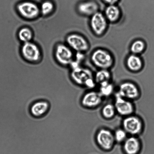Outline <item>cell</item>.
Returning a JSON list of instances; mask_svg holds the SVG:
<instances>
[{
  "instance_id": "obj_11",
  "label": "cell",
  "mask_w": 154,
  "mask_h": 154,
  "mask_svg": "<svg viewBox=\"0 0 154 154\" xmlns=\"http://www.w3.org/2000/svg\"><path fill=\"white\" fill-rule=\"evenodd\" d=\"M70 77L74 84L84 87L89 80L94 78L90 69L81 67L71 70Z\"/></svg>"
},
{
  "instance_id": "obj_22",
  "label": "cell",
  "mask_w": 154,
  "mask_h": 154,
  "mask_svg": "<svg viewBox=\"0 0 154 154\" xmlns=\"http://www.w3.org/2000/svg\"><path fill=\"white\" fill-rule=\"evenodd\" d=\"M55 5L52 1L46 0L43 2L40 6V14L44 16H48L53 13Z\"/></svg>"
},
{
  "instance_id": "obj_23",
  "label": "cell",
  "mask_w": 154,
  "mask_h": 154,
  "mask_svg": "<svg viewBox=\"0 0 154 154\" xmlns=\"http://www.w3.org/2000/svg\"><path fill=\"white\" fill-rule=\"evenodd\" d=\"M146 48L144 42L141 40H137L133 42L130 47V51L132 54L138 55L142 53Z\"/></svg>"
},
{
  "instance_id": "obj_4",
  "label": "cell",
  "mask_w": 154,
  "mask_h": 154,
  "mask_svg": "<svg viewBox=\"0 0 154 154\" xmlns=\"http://www.w3.org/2000/svg\"><path fill=\"white\" fill-rule=\"evenodd\" d=\"M23 58L29 63H37L42 58V52L38 45L32 42L23 43L20 48Z\"/></svg>"
},
{
  "instance_id": "obj_9",
  "label": "cell",
  "mask_w": 154,
  "mask_h": 154,
  "mask_svg": "<svg viewBox=\"0 0 154 154\" xmlns=\"http://www.w3.org/2000/svg\"><path fill=\"white\" fill-rule=\"evenodd\" d=\"M117 114L123 117L134 114L135 106L133 101L125 99L115 93L114 102Z\"/></svg>"
},
{
  "instance_id": "obj_25",
  "label": "cell",
  "mask_w": 154,
  "mask_h": 154,
  "mask_svg": "<svg viewBox=\"0 0 154 154\" xmlns=\"http://www.w3.org/2000/svg\"><path fill=\"white\" fill-rule=\"evenodd\" d=\"M102 2L108 5H117L120 0H101Z\"/></svg>"
},
{
  "instance_id": "obj_21",
  "label": "cell",
  "mask_w": 154,
  "mask_h": 154,
  "mask_svg": "<svg viewBox=\"0 0 154 154\" xmlns=\"http://www.w3.org/2000/svg\"><path fill=\"white\" fill-rule=\"evenodd\" d=\"M94 79L96 84L99 85L102 83L111 82V75L108 70L100 69L96 72Z\"/></svg>"
},
{
  "instance_id": "obj_10",
  "label": "cell",
  "mask_w": 154,
  "mask_h": 154,
  "mask_svg": "<svg viewBox=\"0 0 154 154\" xmlns=\"http://www.w3.org/2000/svg\"><path fill=\"white\" fill-rule=\"evenodd\" d=\"M66 43L72 51L76 52L84 53L89 49L87 40L83 36L76 33L69 34L66 37Z\"/></svg>"
},
{
  "instance_id": "obj_5",
  "label": "cell",
  "mask_w": 154,
  "mask_h": 154,
  "mask_svg": "<svg viewBox=\"0 0 154 154\" xmlns=\"http://www.w3.org/2000/svg\"><path fill=\"white\" fill-rule=\"evenodd\" d=\"M116 93L122 97L132 101L138 99L141 95V90L138 86L129 81L121 83L117 88Z\"/></svg>"
},
{
  "instance_id": "obj_12",
  "label": "cell",
  "mask_w": 154,
  "mask_h": 154,
  "mask_svg": "<svg viewBox=\"0 0 154 154\" xmlns=\"http://www.w3.org/2000/svg\"><path fill=\"white\" fill-rule=\"evenodd\" d=\"M51 108L50 103L46 100H39L30 105V114L33 117L40 119L46 116L49 113Z\"/></svg>"
},
{
  "instance_id": "obj_24",
  "label": "cell",
  "mask_w": 154,
  "mask_h": 154,
  "mask_svg": "<svg viewBox=\"0 0 154 154\" xmlns=\"http://www.w3.org/2000/svg\"><path fill=\"white\" fill-rule=\"evenodd\" d=\"M116 143L123 144L128 137V134L123 128H118L114 132Z\"/></svg>"
},
{
  "instance_id": "obj_19",
  "label": "cell",
  "mask_w": 154,
  "mask_h": 154,
  "mask_svg": "<svg viewBox=\"0 0 154 154\" xmlns=\"http://www.w3.org/2000/svg\"><path fill=\"white\" fill-rule=\"evenodd\" d=\"M117 114L114 103H108L104 105L101 110V114L103 118L111 120Z\"/></svg>"
},
{
  "instance_id": "obj_1",
  "label": "cell",
  "mask_w": 154,
  "mask_h": 154,
  "mask_svg": "<svg viewBox=\"0 0 154 154\" xmlns=\"http://www.w3.org/2000/svg\"><path fill=\"white\" fill-rule=\"evenodd\" d=\"M96 144L102 151L109 152L114 149L116 143L114 132L108 128L98 130L95 136Z\"/></svg>"
},
{
  "instance_id": "obj_7",
  "label": "cell",
  "mask_w": 154,
  "mask_h": 154,
  "mask_svg": "<svg viewBox=\"0 0 154 154\" xmlns=\"http://www.w3.org/2000/svg\"><path fill=\"white\" fill-rule=\"evenodd\" d=\"M93 64L100 69H106L112 67L114 64L112 56L108 51L102 49L96 50L91 55Z\"/></svg>"
},
{
  "instance_id": "obj_20",
  "label": "cell",
  "mask_w": 154,
  "mask_h": 154,
  "mask_svg": "<svg viewBox=\"0 0 154 154\" xmlns=\"http://www.w3.org/2000/svg\"><path fill=\"white\" fill-rule=\"evenodd\" d=\"M99 85L98 91L103 98L109 97L114 93L115 88L111 82L102 83Z\"/></svg>"
},
{
  "instance_id": "obj_3",
  "label": "cell",
  "mask_w": 154,
  "mask_h": 154,
  "mask_svg": "<svg viewBox=\"0 0 154 154\" xmlns=\"http://www.w3.org/2000/svg\"><path fill=\"white\" fill-rule=\"evenodd\" d=\"M16 10L20 16L27 20H33L40 16V6L31 1H24L18 3Z\"/></svg>"
},
{
  "instance_id": "obj_2",
  "label": "cell",
  "mask_w": 154,
  "mask_h": 154,
  "mask_svg": "<svg viewBox=\"0 0 154 154\" xmlns=\"http://www.w3.org/2000/svg\"><path fill=\"white\" fill-rule=\"evenodd\" d=\"M122 128L129 136L138 137L144 131V124L141 117L133 114L124 117Z\"/></svg>"
},
{
  "instance_id": "obj_15",
  "label": "cell",
  "mask_w": 154,
  "mask_h": 154,
  "mask_svg": "<svg viewBox=\"0 0 154 154\" xmlns=\"http://www.w3.org/2000/svg\"><path fill=\"white\" fill-rule=\"evenodd\" d=\"M99 5L93 0L81 2L77 6L78 13L84 16H92L99 11Z\"/></svg>"
},
{
  "instance_id": "obj_6",
  "label": "cell",
  "mask_w": 154,
  "mask_h": 154,
  "mask_svg": "<svg viewBox=\"0 0 154 154\" xmlns=\"http://www.w3.org/2000/svg\"><path fill=\"white\" fill-rule=\"evenodd\" d=\"M73 51L66 44H57L54 51L56 61L62 66H69L74 57Z\"/></svg>"
},
{
  "instance_id": "obj_13",
  "label": "cell",
  "mask_w": 154,
  "mask_h": 154,
  "mask_svg": "<svg viewBox=\"0 0 154 154\" xmlns=\"http://www.w3.org/2000/svg\"><path fill=\"white\" fill-rule=\"evenodd\" d=\"M122 152L124 154H140L142 144L138 137L129 136L122 144Z\"/></svg>"
},
{
  "instance_id": "obj_16",
  "label": "cell",
  "mask_w": 154,
  "mask_h": 154,
  "mask_svg": "<svg viewBox=\"0 0 154 154\" xmlns=\"http://www.w3.org/2000/svg\"><path fill=\"white\" fill-rule=\"evenodd\" d=\"M105 16L109 22H117L120 17V9L117 5H108L105 9Z\"/></svg>"
},
{
  "instance_id": "obj_17",
  "label": "cell",
  "mask_w": 154,
  "mask_h": 154,
  "mask_svg": "<svg viewBox=\"0 0 154 154\" xmlns=\"http://www.w3.org/2000/svg\"><path fill=\"white\" fill-rule=\"evenodd\" d=\"M128 68L134 72L141 70L143 67L142 61L138 55L132 54L128 57L126 61Z\"/></svg>"
},
{
  "instance_id": "obj_8",
  "label": "cell",
  "mask_w": 154,
  "mask_h": 154,
  "mask_svg": "<svg viewBox=\"0 0 154 154\" xmlns=\"http://www.w3.org/2000/svg\"><path fill=\"white\" fill-rule=\"evenodd\" d=\"M103 98L99 91L91 90L83 94L80 99V103L84 108L93 109L102 105Z\"/></svg>"
},
{
  "instance_id": "obj_18",
  "label": "cell",
  "mask_w": 154,
  "mask_h": 154,
  "mask_svg": "<svg viewBox=\"0 0 154 154\" xmlns=\"http://www.w3.org/2000/svg\"><path fill=\"white\" fill-rule=\"evenodd\" d=\"M17 37L19 40L23 43L32 42L34 33L32 29L28 27H24L19 30L17 33Z\"/></svg>"
},
{
  "instance_id": "obj_14",
  "label": "cell",
  "mask_w": 154,
  "mask_h": 154,
  "mask_svg": "<svg viewBox=\"0 0 154 154\" xmlns=\"http://www.w3.org/2000/svg\"><path fill=\"white\" fill-rule=\"evenodd\" d=\"M90 27L96 35L100 36L106 31L108 26V20L105 15L98 11L91 16Z\"/></svg>"
}]
</instances>
